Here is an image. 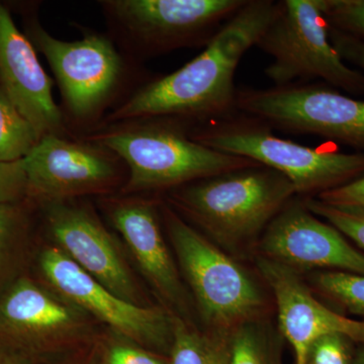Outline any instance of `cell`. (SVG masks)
I'll return each instance as SVG.
<instances>
[{"mask_svg":"<svg viewBox=\"0 0 364 364\" xmlns=\"http://www.w3.org/2000/svg\"><path fill=\"white\" fill-rule=\"evenodd\" d=\"M31 42L49 62L69 112L77 119L95 116L121 82L124 62L111 41L90 33L75 42L56 39L39 23L28 30Z\"/></svg>","mask_w":364,"mask_h":364,"instance_id":"8","label":"cell"},{"mask_svg":"<svg viewBox=\"0 0 364 364\" xmlns=\"http://www.w3.org/2000/svg\"><path fill=\"white\" fill-rule=\"evenodd\" d=\"M109 215L158 293L174 305L181 304L183 287L163 238L154 205L144 200H117L109 203Z\"/></svg>","mask_w":364,"mask_h":364,"instance_id":"17","label":"cell"},{"mask_svg":"<svg viewBox=\"0 0 364 364\" xmlns=\"http://www.w3.org/2000/svg\"><path fill=\"white\" fill-rule=\"evenodd\" d=\"M76 309L21 277L0 296V344L18 351L61 343L81 331Z\"/></svg>","mask_w":364,"mask_h":364,"instance_id":"16","label":"cell"},{"mask_svg":"<svg viewBox=\"0 0 364 364\" xmlns=\"http://www.w3.org/2000/svg\"><path fill=\"white\" fill-rule=\"evenodd\" d=\"M127 124L90 136L128 165L124 193L177 188L233 170L260 165L210 149L170 122Z\"/></svg>","mask_w":364,"mask_h":364,"instance_id":"2","label":"cell"},{"mask_svg":"<svg viewBox=\"0 0 364 364\" xmlns=\"http://www.w3.org/2000/svg\"><path fill=\"white\" fill-rule=\"evenodd\" d=\"M45 205L48 229L60 250L117 296L140 305L130 269L97 215L67 200Z\"/></svg>","mask_w":364,"mask_h":364,"instance_id":"13","label":"cell"},{"mask_svg":"<svg viewBox=\"0 0 364 364\" xmlns=\"http://www.w3.org/2000/svg\"><path fill=\"white\" fill-rule=\"evenodd\" d=\"M21 223V212L16 205H0V267Z\"/></svg>","mask_w":364,"mask_h":364,"instance_id":"29","label":"cell"},{"mask_svg":"<svg viewBox=\"0 0 364 364\" xmlns=\"http://www.w3.org/2000/svg\"><path fill=\"white\" fill-rule=\"evenodd\" d=\"M0 364H31L23 352L0 344Z\"/></svg>","mask_w":364,"mask_h":364,"instance_id":"30","label":"cell"},{"mask_svg":"<svg viewBox=\"0 0 364 364\" xmlns=\"http://www.w3.org/2000/svg\"><path fill=\"white\" fill-rule=\"evenodd\" d=\"M277 9L272 0L246 2L198 57L153 81L109 114V123L154 117H228L236 109L234 78L240 60L256 45Z\"/></svg>","mask_w":364,"mask_h":364,"instance_id":"1","label":"cell"},{"mask_svg":"<svg viewBox=\"0 0 364 364\" xmlns=\"http://www.w3.org/2000/svg\"><path fill=\"white\" fill-rule=\"evenodd\" d=\"M348 337L334 333L321 337L309 350L306 364H353L354 354Z\"/></svg>","mask_w":364,"mask_h":364,"instance_id":"24","label":"cell"},{"mask_svg":"<svg viewBox=\"0 0 364 364\" xmlns=\"http://www.w3.org/2000/svg\"><path fill=\"white\" fill-rule=\"evenodd\" d=\"M245 0H111L107 13L151 49L172 50L205 36L214 37Z\"/></svg>","mask_w":364,"mask_h":364,"instance_id":"10","label":"cell"},{"mask_svg":"<svg viewBox=\"0 0 364 364\" xmlns=\"http://www.w3.org/2000/svg\"><path fill=\"white\" fill-rule=\"evenodd\" d=\"M305 205L314 215L325 219L364 250V213L341 210L311 198L306 200Z\"/></svg>","mask_w":364,"mask_h":364,"instance_id":"22","label":"cell"},{"mask_svg":"<svg viewBox=\"0 0 364 364\" xmlns=\"http://www.w3.org/2000/svg\"><path fill=\"white\" fill-rule=\"evenodd\" d=\"M227 356V342L212 341L173 318L169 364H223Z\"/></svg>","mask_w":364,"mask_h":364,"instance_id":"19","label":"cell"},{"mask_svg":"<svg viewBox=\"0 0 364 364\" xmlns=\"http://www.w3.org/2000/svg\"><path fill=\"white\" fill-rule=\"evenodd\" d=\"M41 138L0 86V162L25 159Z\"/></svg>","mask_w":364,"mask_h":364,"instance_id":"18","label":"cell"},{"mask_svg":"<svg viewBox=\"0 0 364 364\" xmlns=\"http://www.w3.org/2000/svg\"><path fill=\"white\" fill-rule=\"evenodd\" d=\"M28 196L23 159L0 162V205H16Z\"/></svg>","mask_w":364,"mask_h":364,"instance_id":"25","label":"cell"},{"mask_svg":"<svg viewBox=\"0 0 364 364\" xmlns=\"http://www.w3.org/2000/svg\"><path fill=\"white\" fill-rule=\"evenodd\" d=\"M329 37L333 47L344 61L350 62L353 65L364 70L363 41L342 32L330 26Z\"/></svg>","mask_w":364,"mask_h":364,"instance_id":"27","label":"cell"},{"mask_svg":"<svg viewBox=\"0 0 364 364\" xmlns=\"http://www.w3.org/2000/svg\"><path fill=\"white\" fill-rule=\"evenodd\" d=\"M172 245L208 324L221 331L251 322L264 301L247 272L173 210H165Z\"/></svg>","mask_w":364,"mask_h":364,"instance_id":"6","label":"cell"},{"mask_svg":"<svg viewBox=\"0 0 364 364\" xmlns=\"http://www.w3.org/2000/svg\"><path fill=\"white\" fill-rule=\"evenodd\" d=\"M360 346L356 349L354 354L353 364H364V344H359Z\"/></svg>","mask_w":364,"mask_h":364,"instance_id":"31","label":"cell"},{"mask_svg":"<svg viewBox=\"0 0 364 364\" xmlns=\"http://www.w3.org/2000/svg\"><path fill=\"white\" fill-rule=\"evenodd\" d=\"M105 364H167L161 358L150 352L130 346L117 344L109 348Z\"/></svg>","mask_w":364,"mask_h":364,"instance_id":"28","label":"cell"},{"mask_svg":"<svg viewBox=\"0 0 364 364\" xmlns=\"http://www.w3.org/2000/svg\"><path fill=\"white\" fill-rule=\"evenodd\" d=\"M318 200L341 210L364 213V174L343 186L320 193Z\"/></svg>","mask_w":364,"mask_h":364,"instance_id":"26","label":"cell"},{"mask_svg":"<svg viewBox=\"0 0 364 364\" xmlns=\"http://www.w3.org/2000/svg\"><path fill=\"white\" fill-rule=\"evenodd\" d=\"M236 109L279 130L322 136L364 150V100L298 83L240 90Z\"/></svg>","mask_w":364,"mask_h":364,"instance_id":"7","label":"cell"},{"mask_svg":"<svg viewBox=\"0 0 364 364\" xmlns=\"http://www.w3.org/2000/svg\"><path fill=\"white\" fill-rule=\"evenodd\" d=\"M313 282L321 293L349 312L364 317V275L325 270L316 273Z\"/></svg>","mask_w":364,"mask_h":364,"instance_id":"20","label":"cell"},{"mask_svg":"<svg viewBox=\"0 0 364 364\" xmlns=\"http://www.w3.org/2000/svg\"><path fill=\"white\" fill-rule=\"evenodd\" d=\"M259 246L265 258L294 270L324 268L364 275V253L305 203H287L268 225Z\"/></svg>","mask_w":364,"mask_h":364,"instance_id":"12","label":"cell"},{"mask_svg":"<svg viewBox=\"0 0 364 364\" xmlns=\"http://www.w3.org/2000/svg\"><path fill=\"white\" fill-rule=\"evenodd\" d=\"M223 364H227V358H226V360L224 361V363Z\"/></svg>","mask_w":364,"mask_h":364,"instance_id":"32","label":"cell"},{"mask_svg":"<svg viewBox=\"0 0 364 364\" xmlns=\"http://www.w3.org/2000/svg\"><path fill=\"white\" fill-rule=\"evenodd\" d=\"M81 364H88V363H81Z\"/></svg>","mask_w":364,"mask_h":364,"instance_id":"33","label":"cell"},{"mask_svg":"<svg viewBox=\"0 0 364 364\" xmlns=\"http://www.w3.org/2000/svg\"><path fill=\"white\" fill-rule=\"evenodd\" d=\"M0 86L41 136L64 130L63 114L53 97V81L30 39L0 4Z\"/></svg>","mask_w":364,"mask_h":364,"instance_id":"15","label":"cell"},{"mask_svg":"<svg viewBox=\"0 0 364 364\" xmlns=\"http://www.w3.org/2000/svg\"><path fill=\"white\" fill-rule=\"evenodd\" d=\"M329 25L364 42V0H325Z\"/></svg>","mask_w":364,"mask_h":364,"instance_id":"23","label":"cell"},{"mask_svg":"<svg viewBox=\"0 0 364 364\" xmlns=\"http://www.w3.org/2000/svg\"><path fill=\"white\" fill-rule=\"evenodd\" d=\"M294 195L286 176L255 165L184 184L172 202L215 238L235 244L267 230Z\"/></svg>","mask_w":364,"mask_h":364,"instance_id":"3","label":"cell"},{"mask_svg":"<svg viewBox=\"0 0 364 364\" xmlns=\"http://www.w3.org/2000/svg\"><path fill=\"white\" fill-rule=\"evenodd\" d=\"M23 161L28 196L44 203L105 191L117 176L109 150L55 134L43 136Z\"/></svg>","mask_w":364,"mask_h":364,"instance_id":"11","label":"cell"},{"mask_svg":"<svg viewBox=\"0 0 364 364\" xmlns=\"http://www.w3.org/2000/svg\"><path fill=\"white\" fill-rule=\"evenodd\" d=\"M257 265L274 294L280 330L293 347L294 363L306 364L311 346L325 335L338 333L364 344V321L345 317L321 304L293 268L265 257Z\"/></svg>","mask_w":364,"mask_h":364,"instance_id":"14","label":"cell"},{"mask_svg":"<svg viewBox=\"0 0 364 364\" xmlns=\"http://www.w3.org/2000/svg\"><path fill=\"white\" fill-rule=\"evenodd\" d=\"M325 0H282L256 47L272 58L265 75L274 86L321 79L353 93L364 92V75L345 64L329 37Z\"/></svg>","mask_w":364,"mask_h":364,"instance_id":"4","label":"cell"},{"mask_svg":"<svg viewBox=\"0 0 364 364\" xmlns=\"http://www.w3.org/2000/svg\"><path fill=\"white\" fill-rule=\"evenodd\" d=\"M191 136L210 149L253 160L279 172L299 195L318 196L364 174V153L345 154L306 147L275 136L257 119H224Z\"/></svg>","mask_w":364,"mask_h":364,"instance_id":"5","label":"cell"},{"mask_svg":"<svg viewBox=\"0 0 364 364\" xmlns=\"http://www.w3.org/2000/svg\"><path fill=\"white\" fill-rule=\"evenodd\" d=\"M43 275L68 303L92 314L126 338L163 348L172 339L173 318L157 308L124 301L78 267L59 248L40 257Z\"/></svg>","mask_w":364,"mask_h":364,"instance_id":"9","label":"cell"},{"mask_svg":"<svg viewBox=\"0 0 364 364\" xmlns=\"http://www.w3.org/2000/svg\"><path fill=\"white\" fill-rule=\"evenodd\" d=\"M227 364H272L267 340L253 321L235 328L230 334Z\"/></svg>","mask_w":364,"mask_h":364,"instance_id":"21","label":"cell"}]
</instances>
